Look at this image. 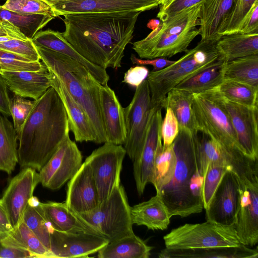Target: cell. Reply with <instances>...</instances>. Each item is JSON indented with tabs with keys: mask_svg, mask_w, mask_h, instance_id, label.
Here are the masks:
<instances>
[{
	"mask_svg": "<svg viewBox=\"0 0 258 258\" xmlns=\"http://www.w3.org/2000/svg\"><path fill=\"white\" fill-rule=\"evenodd\" d=\"M23 222L50 250V234L54 229L46 219L40 204L37 207L27 206Z\"/></svg>",
	"mask_w": 258,
	"mask_h": 258,
	"instance_id": "f35d334b",
	"label": "cell"
},
{
	"mask_svg": "<svg viewBox=\"0 0 258 258\" xmlns=\"http://www.w3.org/2000/svg\"><path fill=\"white\" fill-rule=\"evenodd\" d=\"M130 59L133 64L142 66H152L153 67L152 71H157L162 70L172 64L174 61L163 57L153 59H142L138 58L134 54H131Z\"/></svg>",
	"mask_w": 258,
	"mask_h": 258,
	"instance_id": "816d5d0a",
	"label": "cell"
},
{
	"mask_svg": "<svg viewBox=\"0 0 258 258\" xmlns=\"http://www.w3.org/2000/svg\"><path fill=\"white\" fill-rule=\"evenodd\" d=\"M216 89L227 100L248 106H258V88L227 80H223Z\"/></svg>",
	"mask_w": 258,
	"mask_h": 258,
	"instance_id": "74e56055",
	"label": "cell"
},
{
	"mask_svg": "<svg viewBox=\"0 0 258 258\" xmlns=\"http://www.w3.org/2000/svg\"><path fill=\"white\" fill-rule=\"evenodd\" d=\"M45 217L54 230L66 232H86L101 236L81 216L67 207L66 203H41Z\"/></svg>",
	"mask_w": 258,
	"mask_h": 258,
	"instance_id": "4316f807",
	"label": "cell"
},
{
	"mask_svg": "<svg viewBox=\"0 0 258 258\" xmlns=\"http://www.w3.org/2000/svg\"><path fill=\"white\" fill-rule=\"evenodd\" d=\"M18 138L11 122L0 115V171L10 174L19 162Z\"/></svg>",
	"mask_w": 258,
	"mask_h": 258,
	"instance_id": "836d02e7",
	"label": "cell"
},
{
	"mask_svg": "<svg viewBox=\"0 0 258 258\" xmlns=\"http://www.w3.org/2000/svg\"><path fill=\"white\" fill-rule=\"evenodd\" d=\"M2 6L14 12L56 17L52 8L43 0H7Z\"/></svg>",
	"mask_w": 258,
	"mask_h": 258,
	"instance_id": "60d3db41",
	"label": "cell"
},
{
	"mask_svg": "<svg viewBox=\"0 0 258 258\" xmlns=\"http://www.w3.org/2000/svg\"><path fill=\"white\" fill-rule=\"evenodd\" d=\"M64 203L68 208L79 214L90 211L100 204L91 168L85 161L68 181Z\"/></svg>",
	"mask_w": 258,
	"mask_h": 258,
	"instance_id": "7402d4cb",
	"label": "cell"
},
{
	"mask_svg": "<svg viewBox=\"0 0 258 258\" xmlns=\"http://www.w3.org/2000/svg\"><path fill=\"white\" fill-rule=\"evenodd\" d=\"M236 0H203L200 3L199 30L202 40L216 42Z\"/></svg>",
	"mask_w": 258,
	"mask_h": 258,
	"instance_id": "d4e9b609",
	"label": "cell"
},
{
	"mask_svg": "<svg viewBox=\"0 0 258 258\" xmlns=\"http://www.w3.org/2000/svg\"><path fill=\"white\" fill-rule=\"evenodd\" d=\"M3 36H9L21 40L29 39L11 23L5 20L0 19V37Z\"/></svg>",
	"mask_w": 258,
	"mask_h": 258,
	"instance_id": "f5cc1de1",
	"label": "cell"
},
{
	"mask_svg": "<svg viewBox=\"0 0 258 258\" xmlns=\"http://www.w3.org/2000/svg\"><path fill=\"white\" fill-rule=\"evenodd\" d=\"M13 229L4 204L0 199V239L8 235Z\"/></svg>",
	"mask_w": 258,
	"mask_h": 258,
	"instance_id": "11a10c76",
	"label": "cell"
},
{
	"mask_svg": "<svg viewBox=\"0 0 258 258\" xmlns=\"http://www.w3.org/2000/svg\"><path fill=\"white\" fill-rule=\"evenodd\" d=\"M198 133L179 128L173 142L177 163L171 180L158 192L171 217L185 218L203 209L204 176L199 163Z\"/></svg>",
	"mask_w": 258,
	"mask_h": 258,
	"instance_id": "3957f363",
	"label": "cell"
},
{
	"mask_svg": "<svg viewBox=\"0 0 258 258\" xmlns=\"http://www.w3.org/2000/svg\"><path fill=\"white\" fill-rule=\"evenodd\" d=\"M18 237L31 253L32 257H54L38 237L22 222L13 229Z\"/></svg>",
	"mask_w": 258,
	"mask_h": 258,
	"instance_id": "ab89813d",
	"label": "cell"
},
{
	"mask_svg": "<svg viewBox=\"0 0 258 258\" xmlns=\"http://www.w3.org/2000/svg\"><path fill=\"white\" fill-rule=\"evenodd\" d=\"M43 62L32 61L17 54L0 50V71H35L40 70Z\"/></svg>",
	"mask_w": 258,
	"mask_h": 258,
	"instance_id": "7bdbcfd3",
	"label": "cell"
},
{
	"mask_svg": "<svg viewBox=\"0 0 258 258\" xmlns=\"http://www.w3.org/2000/svg\"><path fill=\"white\" fill-rule=\"evenodd\" d=\"M161 107H155L150 116L143 148L139 157L133 162L137 190L143 194L147 184L151 183L156 152L162 138V116Z\"/></svg>",
	"mask_w": 258,
	"mask_h": 258,
	"instance_id": "ac0fdd59",
	"label": "cell"
},
{
	"mask_svg": "<svg viewBox=\"0 0 258 258\" xmlns=\"http://www.w3.org/2000/svg\"><path fill=\"white\" fill-rule=\"evenodd\" d=\"M200 4L184 9L165 20L145 38L133 43L132 49L142 59L171 57L186 52L200 35Z\"/></svg>",
	"mask_w": 258,
	"mask_h": 258,
	"instance_id": "5b68a950",
	"label": "cell"
},
{
	"mask_svg": "<svg viewBox=\"0 0 258 258\" xmlns=\"http://www.w3.org/2000/svg\"><path fill=\"white\" fill-rule=\"evenodd\" d=\"M109 243L104 237L86 232H66L53 230L50 250L54 257H86Z\"/></svg>",
	"mask_w": 258,
	"mask_h": 258,
	"instance_id": "d6986e66",
	"label": "cell"
},
{
	"mask_svg": "<svg viewBox=\"0 0 258 258\" xmlns=\"http://www.w3.org/2000/svg\"><path fill=\"white\" fill-rule=\"evenodd\" d=\"M79 215L109 242L134 233L131 207L120 183L96 208Z\"/></svg>",
	"mask_w": 258,
	"mask_h": 258,
	"instance_id": "ba28073f",
	"label": "cell"
},
{
	"mask_svg": "<svg viewBox=\"0 0 258 258\" xmlns=\"http://www.w3.org/2000/svg\"><path fill=\"white\" fill-rule=\"evenodd\" d=\"M133 224L143 225L152 230H164L170 223L168 209L160 194L149 200L131 207Z\"/></svg>",
	"mask_w": 258,
	"mask_h": 258,
	"instance_id": "83f0119b",
	"label": "cell"
},
{
	"mask_svg": "<svg viewBox=\"0 0 258 258\" xmlns=\"http://www.w3.org/2000/svg\"><path fill=\"white\" fill-rule=\"evenodd\" d=\"M0 77L14 94L34 100L52 87L55 78L44 63L35 71H0Z\"/></svg>",
	"mask_w": 258,
	"mask_h": 258,
	"instance_id": "44dd1931",
	"label": "cell"
},
{
	"mask_svg": "<svg viewBox=\"0 0 258 258\" xmlns=\"http://www.w3.org/2000/svg\"><path fill=\"white\" fill-rule=\"evenodd\" d=\"M69 132L63 104L56 90L51 87L35 100L17 134L18 163L22 168L39 171L69 136Z\"/></svg>",
	"mask_w": 258,
	"mask_h": 258,
	"instance_id": "7a4b0ae2",
	"label": "cell"
},
{
	"mask_svg": "<svg viewBox=\"0 0 258 258\" xmlns=\"http://www.w3.org/2000/svg\"><path fill=\"white\" fill-rule=\"evenodd\" d=\"M235 132L241 152L253 160L258 158V106L236 103L223 98Z\"/></svg>",
	"mask_w": 258,
	"mask_h": 258,
	"instance_id": "2e32d148",
	"label": "cell"
},
{
	"mask_svg": "<svg viewBox=\"0 0 258 258\" xmlns=\"http://www.w3.org/2000/svg\"><path fill=\"white\" fill-rule=\"evenodd\" d=\"M52 87L62 100L68 117L70 131L73 133L76 141L97 143L96 132L87 114L55 77Z\"/></svg>",
	"mask_w": 258,
	"mask_h": 258,
	"instance_id": "484cf974",
	"label": "cell"
},
{
	"mask_svg": "<svg viewBox=\"0 0 258 258\" xmlns=\"http://www.w3.org/2000/svg\"><path fill=\"white\" fill-rule=\"evenodd\" d=\"M8 88L0 77V112L7 116H11L9 108L10 97Z\"/></svg>",
	"mask_w": 258,
	"mask_h": 258,
	"instance_id": "9f6ffc18",
	"label": "cell"
},
{
	"mask_svg": "<svg viewBox=\"0 0 258 258\" xmlns=\"http://www.w3.org/2000/svg\"><path fill=\"white\" fill-rule=\"evenodd\" d=\"M160 258H257L258 250L241 244L235 247L161 250Z\"/></svg>",
	"mask_w": 258,
	"mask_h": 258,
	"instance_id": "f1b7e54d",
	"label": "cell"
},
{
	"mask_svg": "<svg viewBox=\"0 0 258 258\" xmlns=\"http://www.w3.org/2000/svg\"><path fill=\"white\" fill-rule=\"evenodd\" d=\"M237 33H258V0H256L242 21Z\"/></svg>",
	"mask_w": 258,
	"mask_h": 258,
	"instance_id": "681fc988",
	"label": "cell"
},
{
	"mask_svg": "<svg viewBox=\"0 0 258 258\" xmlns=\"http://www.w3.org/2000/svg\"><path fill=\"white\" fill-rule=\"evenodd\" d=\"M192 94L185 90L174 88L168 93L161 107H169L172 110L179 128L198 133L192 108Z\"/></svg>",
	"mask_w": 258,
	"mask_h": 258,
	"instance_id": "1f68e13d",
	"label": "cell"
},
{
	"mask_svg": "<svg viewBox=\"0 0 258 258\" xmlns=\"http://www.w3.org/2000/svg\"><path fill=\"white\" fill-rule=\"evenodd\" d=\"M100 103L106 142L123 145L126 140L123 108L107 84L100 86Z\"/></svg>",
	"mask_w": 258,
	"mask_h": 258,
	"instance_id": "603a6c76",
	"label": "cell"
},
{
	"mask_svg": "<svg viewBox=\"0 0 258 258\" xmlns=\"http://www.w3.org/2000/svg\"><path fill=\"white\" fill-rule=\"evenodd\" d=\"M226 62L224 59H222L215 65L181 82L174 88L191 93H202L215 88L224 80L223 70Z\"/></svg>",
	"mask_w": 258,
	"mask_h": 258,
	"instance_id": "d590c367",
	"label": "cell"
},
{
	"mask_svg": "<svg viewBox=\"0 0 258 258\" xmlns=\"http://www.w3.org/2000/svg\"><path fill=\"white\" fill-rule=\"evenodd\" d=\"M255 1L236 0L231 14L222 27L220 36L238 32L242 21Z\"/></svg>",
	"mask_w": 258,
	"mask_h": 258,
	"instance_id": "f6af8a7d",
	"label": "cell"
},
{
	"mask_svg": "<svg viewBox=\"0 0 258 258\" xmlns=\"http://www.w3.org/2000/svg\"><path fill=\"white\" fill-rule=\"evenodd\" d=\"M149 73L148 68L144 66L132 67L125 73L122 82L137 88L147 79Z\"/></svg>",
	"mask_w": 258,
	"mask_h": 258,
	"instance_id": "f907efd6",
	"label": "cell"
},
{
	"mask_svg": "<svg viewBox=\"0 0 258 258\" xmlns=\"http://www.w3.org/2000/svg\"><path fill=\"white\" fill-rule=\"evenodd\" d=\"M0 257L26 258L32 256L26 249L0 244Z\"/></svg>",
	"mask_w": 258,
	"mask_h": 258,
	"instance_id": "db71d44e",
	"label": "cell"
},
{
	"mask_svg": "<svg viewBox=\"0 0 258 258\" xmlns=\"http://www.w3.org/2000/svg\"><path fill=\"white\" fill-rule=\"evenodd\" d=\"M239 201L237 176L231 171L223 175L206 210V221L224 226H233Z\"/></svg>",
	"mask_w": 258,
	"mask_h": 258,
	"instance_id": "e0dca14e",
	"label": "cell"
},
{
	"mask_svg": "<svg viewBox=\"0 0 258 258\" xmlns=\"http://www.w3.org/2000/svg\"><path fill=\"white\" fill-rule=\"evenodd\" d=\"M158 6L155 0H71L58 2L51 7L57 17L76 12H143Z\"/></svg>",
	"mask_w": 258,
	"mask_h": 258,
	"instance_id": "ffe728a7",
	"label": "cell"
},
{
	"mask_svg": "<svg viewBox=\"0 0 258 258\" xmlns=\"http://www.w3.org/2000/svg\"><path fill=\"white\" fill-rule=\"evenodd\" d=\"M0 50L17 54L32 61L40 59L36 46L30 39L21 40L10 38L6 41L0 42Z\"/></svg>",
	"mask_w": 258,
	"mask_h": 258,
	"instance_id": "ee69618b",
	"label": "cell"
},
{
	"mask_svg": "<svg viewBox=\"0 0 258 258\" xmlns=\"http://www.w3.org/2000/svg\"><path fill=\"white\" fill-rule=\"evenodd\" d=\"M203 0H173L164 7H160L157 17L160 21L171 17L184 9L200 4Z\"/></svg>",
	"mask_w": 258,
	"mask_h": 258,
	"instance_id": "c3c4849f",
	"label": "cell"
},
{
	"mask_svg": "<svg viewBox=\"0 0 258 258\" xmlns=\"http://www.w3.org/2000/svg\"><path fill=\"white\" fill-rule=\"evenodd\" d=\"M199 156L200 170L204 178L210 165L212 164L228 167L239 179L258 175L257 160H251L204 133L199 138Z\"/></svg>",
	"mask_w": 258,
	"mask_h": 258,
	"instance_id": "7c38bea8",
	"label": "cell"
},
{
	"mask_svg": "<svg viewBox=\"0 0 258 258\" xmlns=\"http://www.w3.org/2000/svg\"><path fill=\"white\" fill-rule=\"evenodd\" d=\"M125 154L122 145L106 142L85 159L91 168L100 203L106 200L120 183V172Z\"/></svg>",
	"mask_w": 258,
	"mask_h": 258,
	"instance_id": "8fae6325",
	"label": "cell"
},
{
	"mask_svg": "<svg viewBox=\"0 0 258 258\" xmlns=\"http://www.w3.org/2000/svg\"><path fill=\"white\" fill-rule=\"evenodd\" d=\"M223 75L224 80H233L258 88V54L226 62Z\"/></svg>",
	"mask_w": 258,
	"mask_h": 258,
	"instance_id": "e575fe53",
	"label": "cell"
},
{
	"mask_svg": "<svg viewBox=\"0 0 258 258\" xmlns=\"http://www.w3.org/2000/svg\"><path fill=\"white\" fill-rule=\"evenodd\" d=\"M138 11L66 13L64 38L81 55L105 69L121 67L133 38Z\"/></svg>",
	"mask_w": 258,
	"mask_h": 258,
	"instance_id": "6da1fadb",
	"label": "cell"
},
{
	"mask_svg": "<svg viewBox=\"0 0 258 258\" xmlns=\"http://www.w3.org/2000/svg\"><path fill=\"white\" fill-rule=\"evenodd\" d=\"M39 182V175L36 170L26 167L9 183L1 199L13 229L23 222L28 200Z\"/></svg>",
	"mask_w": 258,
	"mask_h": 258,
	"instance_id": "9a60e30c",
	"label": "cell"
},
{
	"mask_svg": "<svg viewBox=\"0 0 258 258\" xmlns=\"http://www.w3.org/2000/svg\"><path fill=\"white\" fill-rule=\"evenodd\" d=\"M45 2H46L47 4H48L49 5H50L51 7L53 6V5L61 2H66V1H69L71 0H43Z\"/></svg>",
	"mask_w": 258,
	"mask_h": 258,
	"instance_id": "91938a15",
	"label": "cell"
},
{
	"mask_svg": "<svg viewBox=\"0 0 258 258\" xmlns=\"http://www.w3.org/2000/svg\"><path fill=\"white\" fill-rule=\"evenodd\" d=\"M192 108L198 132L207 134L225 146L241 152L223 97L216 88L193 93Z\"/></svg>",
	"mask_w": 258,
	"mask_h": 258,
	"instance_id": "52a82bcc",
	"label": "cell"
},
{
	"mask_svg": "<svg viewBox=\"0 0 258 258\" xmlns=\"http://www.w3.org/2000/svg\"><path fill=\"white\" fill-rule=\"evenodd\" d=\"M227 171H231L227 167L213 164L210 165L204 177L202 186V194L204 209L208 208L223 175Z\"/></svg>",
	"mask_w": 258,
	"mask_h": 258,
	"instance_id": "b9f144b4",
	"label": "cell"
},
{
	"mask_svg": "<svg viewBox=\"0 0 258 258\" xmlns=\"http://www.w3.org/2000/svg\"><path fill=\"white\" fill-rule=\"evenodd\" d=\"M155 106L151 103L147 79L136 88L133 99L123 108L126 128L124 148L134 162L140 156L144 144L149 119Z\"/></svg>",
	"mask_w": 258,
	"mask_h": 258,
	"instance_id": "30bf717a",
	"label": "cell"
},
{
	"mask_svg": "<svg viewBox=\"0 0 258 258\" xmlns=\"http://www.w3.org/2000/svg\"><path fill=\"white\" fill-rule=\"evenodd\" d=\"M82 160L81 152L68 136L39 171L40 182L50 189H59L77 172Z\"/></svg>",
	"mask_w": 258,
	"mask_h": 258,
	"instance_id": "4fadbf2b",
	"label": "cell"
},
{
	"mask_svg": "<svg viewBox=\"0 0 258 258\" xmlns=\"http://www.w3.org/2000/svg\"><path fill=\"white\" fill-rule=\"evenodd\" d=\"M166 109L165 116L161 125V136L164 146L172 144L179 131L178 122L172 110L169 107Z\"/></svg>",
	"mask_w": 258,
	"mask_h": 258,
	"instance_id": "7dc6e473",
	"label": "cell"
},
{
	"mask_svg": "<svg viewBox=\"0 0 258 258\" xmlns=\"http://www.w3.org/2000/svg\"><path fill=\"white\" fill-rule=\"evenodd\" d=\"M40 203L36 197L32 196L28 200V205L31 207H37Z\"/></svg>",
	"mask_w": 258,
	"mask_h": 258,
	"instance_id": "680465c9",
	"label": "cell"
},
{
	"mask_svg": "<svg viewBox=\"0 0 258 258\" xmlns=\"http://www.w3.org/2000/svg\"><path fill=\"white\" fill-rule=\"evenodd\" d=\"M32 40L35 46L60 53L78 61L100 84H107L109 76L106 69L91 62L81 55L64 38L62 33L51 29L41 31L36 34Z\"/></svg>",
	"mask_w": 258,
	"mask_h": 258,
	"instance_id": "cb8c5ba5",
	"label": "cell"
},
{
	"mask_svg": "<svg viewBox=\"0 0 258 258\" xmlns=\"http://www.w3.org/2000/svg\"><path fill=\"white\" fill-rule=\"evenodd\" d=\"M35 100L25 99L14 94L10 98L9 108L16 133H18L33 107Z\"/></svg>",
	"mask_w": 258,
	"mask_h": 258,
	"instance_id": "bcb514c9",
	"label": "cell"
},
{
	"mask_svg": "<svg viewBox=\"0 0 258 258\" xmlns=\"http://www.w3.org/2000/svg\"><path fill=\"white\" fill-rule=\"evenodd\" d=\"M40 59L84 109L96 132L97 144L106 143L100 103V84L78 61L36 46Z\"/></svg>",
	"mask_w": 258,
	"mask_h": 258,
	"instance_id": "277c9868",
	"label": "cell"
},
{
	"mask_svg": "<svg viewBox=\"0 0 258 258\" xmlns=\"http://www.w3.org/2000/svg\"><path fill=\"white\" fill-rule=\"evenodd\" d=\"M162 141L161 138L158 144L151 182L156 192L171 180L177 163L173 144L164 146Z\"/></svg>",
	"mask_w": 258,
	"mask_h": 258,
	"instance_id": "d6a6232c",
	"label": "cell"
},
{
	"mask_svg": "<svg viewBox=\"0 0 258 258\" xmlns=\"http://www.w3.org/2000/svg\"><path fill=\"white\" fill-rule=\"evenodd\" d=\"M169 249H193L235 247L239 241L234 225L224 226L206 221L202 223L185 224L172 229L163 236Z\"/></svg>",
	"mask_w": 258,
	"mask_h": 258,
	"instance_id": "9c48e42d",
	"label": "cell"
},
{
	"mask_svg": "<svg viewBox=\"0 0 258 258\" xmlns=\"http://www.w3.org/2000/svg\"><path fill=\"white\" fill-rule=\"evenodd\" d=\"M153 247L135 233L109 242L98 251L99 258H149Z\"/></svg>",
	"mask_w": 258,
	"mask_h": 258,
	"instance_id": "4dcf8cb0",
	"label": "cell"
},
{
	"mask_svg": "<svg viewBox=\"0 0 258 258\" xmlns=\"http://www.w3.org/2000/svg\"><path fill=\"white\" fill-rule=\"evenodd\" d=\"M54 18L42 14H26L6 10L0 6V19L7 20L28 38L32 39L39 31Z\"/></svg>",
	"mask_w": 258,
	"mask_h": 258,
	"instance_id": "8d00e7d4",
	"label": "cell"
},
{
	"mask_svg": "<svg viewBox=\"0 0 258 258\" xmlns=\"http://www.w3.org/2000/svg\"><path fill=\"white\" fill-rule=\"evenodd\" d=\"M216 47L226 61L258 54V33H235L223 35L216 42Z\"/></svg>",
	"mask_w": 258,
	"mask_h": 258,
	"instance_id": "f546056e",
	"label": "cell"
},
{
	"mask_svg": "<svg viewBox=\"0 0 258 258\" xmlns=\"http://www.w3.org/2000/svg\"><path fill=\"white\" fill-rule=\"evenodd\" d=\"M161 21L156 19H152L149 21L147 24L148 28L153 30L155 29L160 24Z\"/></svg>",
	"mask_w": 258,
	"mask_h": 258,
	"instance_id": "6f0895ef",
	"label": "cell"
},
{
	"mask_svg": "<svg viewBox=\"0 0 258 258\" xmlns=\"http://www.w3.org/2000/svg\"><path fill=\"white\" fill-rule=\"evenodd\" d=\"M238 180L239 201L234 226L241 244L253 246L258 242V175Z\"/></svg>",
	"mask_w": 258,
	"mask_h": 258,
	"instance_id": "5bb4252c",
	"label": "cell"
},
{
	"mask_svg": "<svg viewBox=\"0 0 258 258\" xmlns=\"http://www.w3.org/2000/svg\"><path fill=\"white\" fill-rule=\"evenodd\" d=\"M222 59H224L216 49V42L201 39L172 64L159 71H152L147 80L152 105L161 107L168 93L178 84Z\"/></svg>",
	"mask_w": 258,
	"mask_h": 258,
	"instance_id": "8992f818",
	"label": "cell"
}]
</instances>
